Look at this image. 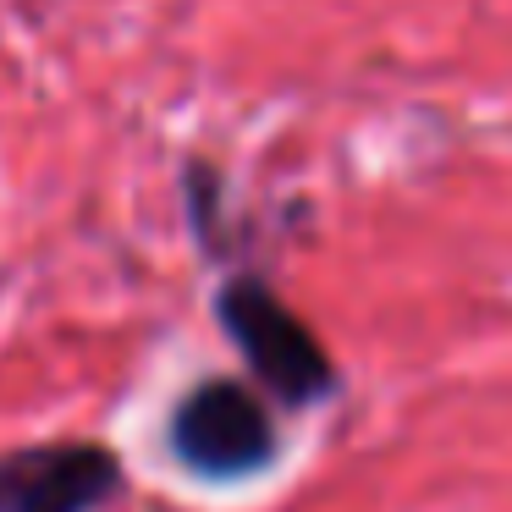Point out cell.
Wrapping results in <instances>:
<instances>
[{
    "mask_svg": "<svg viewBox=\"0 0 512 512\" xmlns=\"http://www.w3.org/2000/svg\"><path fill=\"white\" fill-rule=\"evenodd\" d=\"M171 446L193 474L232 479V474H254L276 457V430H270V413L259 408V397L248 386L204 380L177 402Z\"/></svg>",
    "mask_w": 512,
    "mask_h": 512,
    "instance_id": "7a4b0ae2",
    "label": "cell"
},
{
    "mask_svg": "<svg viewBox=\"0 0 512 512\" xmlns=\"http://www.w3.org/2000/svg\"><path fill=\"white\" fill-rule=\"evenodd\" d=\"M116 457L89 441L0 457V512H94L116 490Z\"/></svg>",
    "mask_w": 512,
    "mask_h": 512,
    "instance_id": "3957f363",
    "label": "cell"
},
{
    "mask_svg": "<svg viewBox=\"0 0 512 512\" xmlns=\"http://www.w3.org/2000/svg\"><path fill=\"white\" fill-rule=\"evenodd\" d=\"M215 309H221L226 336L243 347L254 375L265 380L281 402H314L336 386L325 347L314 342V331L265 287V281H254V276L226 281Z\"/></svg>",
    "mask_w": 512,
    "mask_h": 512,
    "instance_id": "6da1fadb",
    "label": "cell"
}]
</instances>
